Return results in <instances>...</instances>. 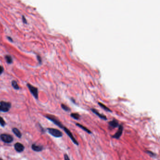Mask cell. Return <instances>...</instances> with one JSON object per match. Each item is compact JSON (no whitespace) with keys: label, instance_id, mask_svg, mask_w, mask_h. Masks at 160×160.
<instances>
[{"label":"cell","instance_id":"3957f363","mask_svg":"<svg viewBox=\"0 0 160 160\" xmlns=\"http://www.w3.org/2000/svg\"><path fill=\"white\" fill-rule=\"evenodd\" d=\"M27 86L29 90H30V92L31 94L33 95L34 97L36 99H38L39 98V93H38V89L36 87H35L31 84L27 83Z\"/></svg>","mask_w":160,"mask_h":160},{"label":"cell","instance_id":"5bb4252c","mask_svg":"<svg viewBox=\"0 0 160 160\" xmlns=\"http://www.w3.org/2000/svg\"><path fill=\"white\" fill-rule=\"evenodd\" d=\"M13 132L18 137V138H21L22 136V134L21 133L20 131L17 128H14L13 129Z\"/></svg>","mask_w":160,"mask_h":160},{"label":"cell","instance_id":"4fadbf2b","mask_svg":"<svg viewBox=\"0 0 160 160\" xmlns=\"http://www.w3.org/2000/svg\"><path fill=\"white\" fill-rule=\"evenodd\" d=\"M5 59L7 63L9 64H11L13 62V59L12 57L9 55H6L5 56Z\"/></svg>","mask_w":160,"mask_h":160},{"label":"cell","instance_id":"e0dca14e","mask_svg":"<svg viewBox=\"0 0 160 160\" xmlns=\"http://www.w3.org/2000/svg\"><path fill=\"white\" fill-rule=\"evenodd\" d=\"M71 117L76 120H78L80 119V116L78 113H72L71 114Z\"/></svg>","mask_w":160,"mask_h":160},{"label":"cell","instance_id":"30bf717a","mask_svg":"<svg viewBox=\"0 0 160 160\" xmlns=\"http://www.w3.org/2000/svg\"><path fill=\"white\" fill-rule=\"evenodd\" d=\"M15 149L18 152H21L23 151L24 148V146L20 143H17L15 145Z\"/></svg>","mask_w":160,"mask_h":160},{"label":"cell","instance_id":"ba28073f","mask_svg":"<svg viewBox=\"0 0 160 160\" xmlns=\"http://www.w3.org/2000/svg\"><path fill=\"white\" fill-rule=\"evenodd\" d=\"M109 127L112 129L114 128H116L117 127H118L119 126V122L118 121L115 119H114L112 120L109 121Z\"/></svg>","mask_w":160,"mask_h":160},{"label":"cell","instance_id":"6da1fadb","mask_svg":"<svg viewBox=\"0 0 160 160\" xmlns=\"http://www.w3.org/2000/svg\"><path fill=\"white\" fill-rule=\"evenodd\" d=\"M11 107V103L10 102L5 101L0 102V112L3 113L8 112Z\"/></svg>","mask_w":160,"mask_h":160},{"label":"cell","instance_id":"4316f807","mask_svg":"<svg viewBox=\"0 0 160 160\" xmlns=\"http://www.w3.org/2000/svg\"><path fill=\"white\" fill-rule=\"evenodd\" d=\"M0 160H3L2 159H0Z\"/></svg>","mask_w":160,"mask_h":160},{"label":"cell","instance_id":"5b68a950","mask_svg":"<svg viewBox=\"0 0 160 160\" xmlns=\"http://www.w3.org/2000/svg\"><path fill=\"white\" fill-rule=\"evenodd\" d=\"M0 138H1V140L5 143H10L13 140L12 137L10 135L7 134H1L0 136Z\"/></svg>","mask_w":160,"mask_h":160},{"label":"cell","instance_id":"8fae6325","mask_svg":"<svg viewBox=\"0 0 160 160\" xmlns=\"http://www.w3.org/2000/svg\"><path fill=\"white\" fill-rule=\"evenodd\" d=\"M76 125L77 126H78L79 128H81L82 130H83L84 131H85V132H86V133H88L89 134H91L92 133V132L90 130H89L88 128H87L85 126H83V125L79 124V123H76Z\"/></svg>","mask_w":160,"mask_h":160},{"label":"cell","instance_id":"ac0fdd59","mask_svg":"<svg viewBox=\"0 0 160 160\" xmlns=\"http://www.w3.org/2000/svg\"><path fill=\"white\" fill-rule=\"evenodd\" d=\"M61 108L65 111V112H69L71 111V109L68 106L65 105V104H63V103H61Z\"/></svg>","mask_w":160,"mask_h":160},{"label":"cell","instance_id":"484cf974","mask_svg":"<svg viewBox=\"0 0 160 160\" xmlns=\"http://www.w3.org/2000/svg\"><path fill=\"white\" fill-rule=\"evenodd\" d=\"M71 100H72V102H73V103H76L75 99H74V98H72V99H71Z\"/></svg>","mask_w":160,"mask_h":160},{"label":"cell","instance_id":"2e32d148","mask_svg":"<svg viewBox=\"0 0 160 160\" xmlns=\"http://www.w3.org/2000/svg\"><path fill=\"white\" fill-rule=\"evenodd\" d=\"M11 85H12V86L13 87V88L14 89H15L16 90L19 89V87L18 85L17 81H16L15 80H13L11 82Z\"/></svg>","mask_w":160,"mask_h":160},{"label":"cell","instance_id":"603a6c76","mask_svg":"<svg viewBox=\"0 0 160 160\" xmlns=\"http://www.w3.org/2000/svg\"><path fill=\"white\" fill-rule=\"evenodd\" d=\"M65 160H70L68 155L67 154H65Z\"/></svg>","mask_w":160,"mask_h":160},{"label":"cell","instance_id":"9c48e42d","mask_svg":"<svg viewBox=\"0 0 160 160\" xmlns=\"http://www.w3.org/2000/svg\"><path fill=\"white\" fill-rule=\"evenodd\" d=\"M91 110L92 113H93L94 114H95L97 116H98L100 119L104 120H107V117L104 115H102V114H101L97 110L94 109V108H92V109H91Z\"/></svg>","mask_w":160,"mask_h":160},{"label":"cell","instance_id":"7402d4cb","mask_svg":"<svg viewBox=\"0 0 160 160\" xmlns=\"http://www.w3.org/2000/svg\"><path fill=\"white\" fill-rule=\"evenodd\" d=\"M4 71V68L2 66H0V75H1Z\"/></svg>","mask_w":160,"mask_h":160},{"label":"cell","instance_id":"ffe728a7","mask_svg":"<svg viewBox=\"0 0 160 160\" xmlns=\"http://www.w3.org/2000/svg\"><path fill=\"white\" fill-rule=\"evenodd\" d=\"M146 153L148 154H149L150 156L155 157L156 155V154L155 153H154L153 152L150 151H146Z\"/></svg>","mask_w":160,"mask_h":160},{"label":"cell","instance_id":"cb8c5ba5","mask_svg":"<svg viewBox=\"0 0 160 160\" xmlns=\"http://www.w3.org/2000/svg\"><path fill=\"white\" fill-rule=\"evenodd\" d=\"M8 39H9V40L10 41V42H13V39H12V38H10V37H8Z\"/></svg>","mask_w":160,"mask_h":160},{"label":"cell","instance_id":"52a82bcc","mask_svg":"<svg viewBox=\"0 0 160 160\" xmlns=\"http://www.w3.org/2000/svg\"><path fill=\"white\" fill-rule=\"evenodd\" d=\"M118 127H119V128H118V129L117 130V132L114 135L112 136V137L113 138L118 139L122 135L123 129V126L122 125H119Z\"/></svg>","mask_w":160,"mask_h":160},{"label":"cell","instance_id":"7a4b0ae2","mask_svg":"<svg viewBox=\"0 0 160 160\" xmlns=\"http://www.w3.org/2000/svg\"><path fill=\"white\" fill-rule=\"evenodd\" d=\"M45 117L48 119L50 120L52 122L54 123L55 124L56 126H59V127L63 128L64 126H63V125L61 124V122L57 119V118H56L55 117L51 115H47L45 116Z\"/></svg>","mask_w":160,"mask_h":160},{"label":"cell","instance_id":"44dd1931","mask_svg":"<svg viewBox=\"0 0 160 160\" xmlns=\"http://www.w3.org/2000/svg\"><path fill=\"white\" fill-rule=\"evenodd\" d=\"M37 58L39 64L41 65V63H42V59H41V57L40 55H37Z\"/></svg>","mask_w":160,"mask_h":160},{"label":"cell","instance_id":"9a60e30c","mask_svg":"<svg viewBox=\"0 0 160 160\" xmlns=\"http://www.w3.org/2000/svg\"><path fill=\"white\" fill-rule=\"evenodd\" d=\"M32 148L35 151H41L42 150V146L36 145V144H33L32 146Z\"/></svg>","mask_w":160,"mask_h":160},{"label":"cell","instance_id":"8992f818","mask_svg":"<svg viewBox=\"0 0 160 160\" xmlns=\"http://www.w3.org/2000/svg\"><path fill=\"white\" fill-rule=\"evenodd\" d=\"M62 129L65 131V132L68 135V136L71 138V139L72 140V142L74 143L75 145L78 146V145H79L78 142V141L75 139L74 136H73L72 132L67 128H66V127H65V126L63 127V128Z\"/></svg>","mask_w":160,"mask_h":160},{"label":"cell","instance_id":"d6986e66","mask_svg":"<svg viewBox=\"0 0 160 160\" xmlns=\"http://www.w3.org/2000/svg\"><path fill=\"white\" fill-rule=\"evenodd\" d=\"M0 125L1 126H3V127H4L6 125L5 121H4V119L1 117H0Z\"/></svg>","mask_w":160,"mask_h":160},{"label":"cell","instance_id":"277c9868","mask_svg":"<svg viewBox=\"0 0 160 160\" xmlns=\"http://www.w3.org/2000/svg\"><path fill=\"white\" fill-rule=\"evenodd\" d=\"M48 132L51 135L56 138H60L62 136V133L60 130L55 128H48Z\"/></svg>","mask_w":160,"mask_h":160},{"label":"cell","instance_id":"7c38bea8","mask_svg":"<svg viewBox=\"0 0 160 160\" xmlns=\"http://www.w3.org/2000/svg\"><path fill=\"white\" fill-rule=\"evenodd\" d=\"M98 104H99L100 106L104 110H105V111H107V112H108L112 113V111H111L110 109H109V108H108V107H107L105 104H103L102 102H98Z\"/></svg>","mask_w":160,"mask_h":160},{"label":"cell","instance_id":"d4e9b609","mask_svg":"<svg viewBox=\"0 0 160 160\" xmlns=\"http://www.w3.org/2000/svg\"><path fill=\"white\" fill-rule=\"evenodd\" d=\"M25 18L24 17H23V22H24V23H26V21L25 20V19H24Z\"/></svg>","mask_w":160,"mask_h":160}]
</instances>
